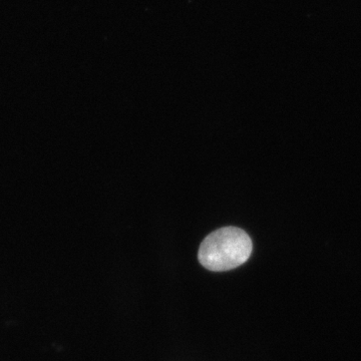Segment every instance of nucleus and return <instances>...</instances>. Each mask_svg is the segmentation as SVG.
I'll return each instance as SVG.
<instances>
[{"label": "nucleus", "instance_id": "f257e3e1", "mask_svg": "<svg viewBox=\"0 0 361 361\" xmlns=\"http://www.w3.org/2000/svg\"><path fill=\"white\" fill-rule=\"evenodd\" d=\"M253 244L244 230L221 228L202 242L198 258L201 265L214 272L229 271L244 264L252 253Z\"/></svg>", "mask_w": 361, "mask_h": 361}]
</instances>
